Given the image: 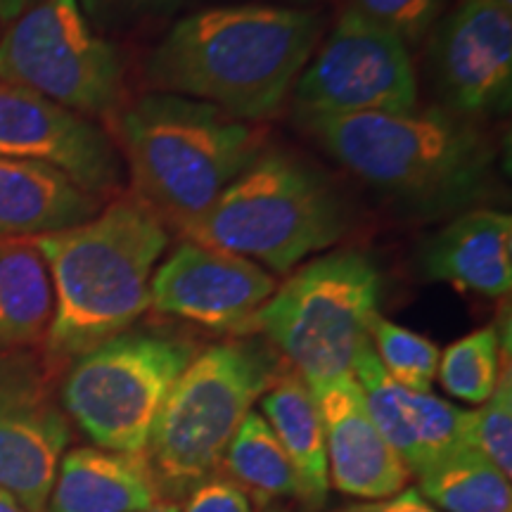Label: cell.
Listing matches in <instances>:
<instances>
[{"label":"cell","mask_w":512,"mask_h":512,"mask_svg":"<svg viewBox=\"0 0 512 512\" xmlns=\"http://www.w3.org/2000/svg\"><path fill=\"white\" fill-rule=\"evenodd\" d=\"M444 8L446 0H349L347 5V10L399 36L406 46H415L430 34Z\"/></svg>","instance_id":"27"},{"label":"cell","mask_w":512,"mask_h":512,"mask_svg":"<svg viewBox=\"0 0 512 512\" xmlns=\"http://www.w3.org/2000/svg\"><path fill=\"white\" fill-rule=\"evenodd\" d=\"M183 512H254V505L228 477L211 475L190 491Z\"/></svg>","instance_id":"29"},{"label":"cell","mask_w":512,"mask_h":512,"mask_svg":"<svg viewBox=\"0 0 512 512\" xmlns=\"http://www.w3.org/2000/svg\"><path fill=\"white\" fill-rule=\"evenodd\" d=\"M0 34H3V24H0Z\"/></svg>","instance_id":"36"},{"label":"cell","mask_w":512,"mask_h":512,"mask_svg":"<svg viewBox=\"0 0 512 512\" xmlns=\"http://www.w3.org/2000/svg\"><path fill=\"white\" fill-rule=\"evenodd\" d=\"M221 465L228 479L245 491L252 505H268L297 498V479L283 446L261 413H249L240 425Z\"/></svg>","instance_id":"23"},{"label":"cell","mask_w":512,"mask_h":512,"mask_svg":"<svg viewBox=\"0 0 512 512\" xmlns=\"http://www.w3.org/2000/svg\"><path fill=\"white\" fill-rule=\"evenodd\" d=\"M349 230L344 197L318 166L266 147L181 233L197 245L290 273Z\"/></svg>","instance_id":"5"},{"label":"cell","mask_w":512,"mask_h":512,"mask_svg":"<svg viewBox=\"0 0 512 512\" xmlns=\"http://www.w3.org/2000/svg\"><path fill=\"white\" fill-rule=\"evenodd\" d=\"M309 387L318 401L328 472L337 491L380 501L406 489L411 475L375 427L354 373Z\"/></svg>","instance_id":"16"},{"label":"cell","mask_w":512,"mask_h":512,"mask_svg":"<svg viewBox=\"0 0 512 512\" xmlns=\"http://www.w3.org/2000/svg\"><path fill=\"white\" fill-rule=\"evenodd\" d=\"M297 117L392 114L418 107L413 57L399 36L344 8L292 88Z\"/></svg>","instance_id":"10"},{"label":"cell","mask_w":512,"mask_h":512,"mask_svg":"<svg viewBox=\"0 0 512 512\" xmlns=\"http://www.w3.org/2000/svg\"><path fill=\"white\" fill-rule=\"evenodd\" d=\"M34 3L36 0H0V24L8 27L10 22H15V19L22 15V12H27Z\"/></svg>","instance_id":"31"},{"label":"cell","mask_w":512,"mask_h":512,"mask_svg":"<svg viewBox=\"0 0 512 512\" xmlns=\"http://www.w3.org/2000/svg\"><path fill=\"white\" fill-rule=\"evenodd\" d=\"M145 512H181V508H178L176 501H159L155 508H150Z\"/></svg>","instance_id":"33"},{"label":"cell","mask_w":512,"mask_h":512,"mask_svg":"<svg viewBox=\"0 0 512 512\" xmlns=\"http://www.w3.org/2000/svg\"><path fill=\"white\" fill-rule=\"evenodd\" d=\"M430 67L446 112L470 121L508 112L512 8L498 0H460L432 29Z\"/></svg>","instance_id":"13"},{"label":"cell","mask_w":512,"mask_h":512,"mask_svg":"<svg viewBox=\"0 0 512 512\" xmlns=\"http://www.w3.org/2000/svg\"><path fill=\"white\" fill-rule=\"evenodd\" d=\"M498 3L505 5V8H512V0H498Z\"/></svg>","instance_id":"35"},{"label":"cell","mask_w":512,"mask_h":512,"mask_svg":"<svg viewBox=\"0 0 512 512\" xmlns=\"http://www.w3.org/2000/svg\"><path fill=\"white\" fill-rule=\"evenodd\" d=\"M53 311V280L36 240L0 238V351L43 344Z\"/></svg>","instance_id":"21"},{"label":"cell","mask_w":512,"mask_h":512,"mask_svg":"<svg viewBox=\"0 0 512 512\" xmlns=\"http://www.w3.org/2000/svg\"><path fill=\"white\" fill-rule=\"evenodd\" d=\"M337 512H439L418 489H401L399 494L380 501L354 503Z\"/></svg>","instance_id":"30"},{"label":"cell","mask_w":512,"mask_h":512,"mask_svg":"<svg viewBox=\"0 0 512 512\" xmlns=\"http://www.w3.org/2000/svg\"><path fill=\"white\" fill-rule=\"evenodd\" d=\"M501 332L484 325L441 351L437 377L448 394L465 403H482L494 394L501 377Z\"/></svg>","instance_id":"24"},{"label":"cell","mask_w":512,"mask_h":512,"mask_svg":"<svg viewBox=\"0 0 512 512\" xmlns=\"http://www.w3.org/2000/svg\"><path fill=\"white\" fill-rule=\"evenodd\" d=\"M275 287L273 273L254 261L185 240L155 268L150 306L202 328L247 335Z\"/></svg>","instance_id":"14"},{"label":"cell","mask_w":512,"mask_h":512,"mask_svg":"<svg viewBox=\"0 0 512 512\" xmlns=\"http://www.w3.org/2000/svg\"><path fill=\"white\" fill-rule=\"evenodd\" d=\"M105 200L46 164L0 157V238L36 240L91 221Z\"/></svg>","instance_id":"18"},{"label":"cell","mask_w":512,"mask_h":512,"mask_svg":"<svg viewBox=\"0 0 512 512\" xmlns=\"http://www.w3.org/2000/svg\"><path fill=\"white\" fill-rule=\"evenodd\" d=\"M57 370L46 354L0 351V489L27 512H48L57 467L72 439Z\"/></svg>","instance_id":"11"},{"label":"cell","mask_w":512,"mask_h":512,"mask_svg":"<svg viewBox=\"0 0 512 512\" xmlns=\"http://www.w3.org/2000/svg\"><path fill=\"white\" fill-rule=\"evenodd\" d=\"M420 494L444 512H512L510 477L472 444L432 460L418 472Z\"/></svg>","instance_id":"22"},{"label":"cell","mask_w":512,"mask_h":512,"mask_svg":"<svg viewBox=\"0 0 512 512\" xmlns=\"http://www.w3.org/2000/svg\"><path fill=\"white\" fill-rule=\"evenodd\" d=\"M0 512H27V510H24L22 505L8 494V491L0 489Z\"/></svg>","instance_id":"32"},{"label":"cell","mask_w":512,"mask_h":512,"mask_svg":"<svg viewBox=\"0 0 512 512\" xmlns=\"http://www.w3.org/2000/svg\"><path fill=\"white\" fill-rule=\"evenodd\" d=\"M368 337L382 368L396 384L411 389V392H430L441 356L432 339L401 328L392 320L382 318L380 313L370 323Z\"/></svg>","instance_id":"25"},{"label":"cell","mask_w":512,"mask_h":512,"mask_svg":"<svg viewBox=\"0 0 512 512\" xmlns=\"http://www.w3.org/2000/svg\"><path fill=\"white\" fill-rule=\"evenodd\" d=\"M261 411L290 460L297 479V501L311 512L323 510L330 496L328 451L311 387L294 368L280 370L261 396Z\"/></svg>","instance_id":"20"},{"label":"cell","mask_w":512,"mask_h":512,"mask_svg":"<svg viewBox=\"0 0 512 512\" xmlns=\"http://www.w3.org/2000/svg\"><path fill=\"white\" fill-rule=\"evenodd\" d=\"M55 311L43 354L57 368L131 328L150 309V283L169 247L162 216L121 192L91 221L36 238Z\"/></svg>","instance_id":"2"},{"label":"cell","mask_w":512,"mask_h":512,"mask_svg":"<svg viewBox=\"0 0 512 512\" xmlns=\"http://www.w3.org/2000/svg\"><path fill=\"white\" fill-rule=\"evenodd\" d=\"M382 273L370 254L337 249L297 268L256 311L264 332L306 384L351 373L358 347L380 313Z\"/></svg>","instance_id":"7"},{"label":"cell","mask_w":512,"mask_h":512,"mask_svg":"<svg viewBox=\"0 0 512 512\" xmlns=\"http://www.w3.org/2000/svg\"><path fill=\"white\" fill-rule=\"evenodd\" d=\"M280 370L278 356L254 339L197 351L171 389L147 448L162 498L188 496L214 475L240 425Z\"/></svg>","instance_id":"6"},{"label":"cell","mask_w":512,"mask_h":512,"mask_svg":"<svg viewBox=\"0 0 512 512\" xmlns=\"http://www.w3.org/2000/svg\"><path fill=\"white\" fill-rule=\"evenodd\" d=\"M159 501L147 456L81 446L62 456L48 512H145Z\"/></svg>","instance_id":"19"},{"label":"cell","mask_w":512,"mask_h":512,"mask_svg":"<svg viewBox=\"0 0 512 512\" xmlns=\"http://www.w3.org/2000/svg\"><path fill=\"white\" fill-rule=\"evenodd\" d=\"M124 57L83 15L79 0H36L0 34V79L93 121L124 98Z\"/></svg>","instance_id":"9"},{"label":"cell","mask_w":512,"mask_h":512,"mask_svg":"<svg viewBox=\"0 0 512 512\" xmlns=\"http://www.w3.org/2000/svg\"><path fill=\"white\" fill-rule=\"evenodd\" d=\"M422 275L458 292L508 297L512 287V219L498 209L465 211L439 228L420 254Z\"/></svg>","instance_id":"17"},{"label":"cell","mask_w":512,"mask_h":512,"mask_svg":"<svg viewBox=\"0 0 512 512\" xmlns=\"http://www.w3.org/2000/svg\"><path fill=\"white\" fill-rule=\"evenodd\" d=\"M316 10L278 3L219 5L171 24L145 64L152 93L181 95L242 121L280 112L316 53Z\"/></svg>","instance_id":"1"},{"label":"cell","mask_w":512,"mask_h":512,"mask_svg":"<svg viewBox=\"0 0 512 512\" xmlns=\"http://www.w3.org/2000/svg\"><path fill=\"white\" fill-rule=\"evenodd\" d=\"M0 157L46 164L102 197L124 192V159L112 133L29 88L0 79Z\"/></svg>","instance_id":"12"},{"label":"cell","mask_w":512,"mask_h":512,"mask_svg":"<svg viewBox=\"0 0 512 512\" xmlns=\"http://www.w3.org/2000/svg\"><path fill=\"white\" fill-rule=\"evenodd\" d=\"M351 373L361 384L375 427L406 465L408 475H418L453 448L472 444V411L432 392H411L396 384L382 368L370 337L358 347Z\"/></svg>","instance_id":"15"},{"label":"cell","mask_w":512,"mask_h":512,"mask_svg":"<svg viewBox=\"0 0 512 512\" xmlns=\"http://www.w3.org/2000/svg\"><path fill=\"white\" fill-rule=\"evenodd\" d=\"M472 444L505 477L512 475V380L510 368L498 377L494 394L472 411Z\"/></svg>","instance_id":"26"},{"label":"cell","mask_w":512,"mask_h":512,"mask_svg":"<svg viewBox=\"0 0 512 512\" xmlns=\"http://www.w3.org/2000/svg\"><path fill=\"white\" fill-rule=\"evenodd\" d=\"M299 124L349 174L413 214L463 209L489 185V138L446 110L304 117Z\"/></svg>","instance_id":"3"},{"label":"cell","mask_w":512,"mask_h":512,"mask_svg":"<svg viewBox=\"0 0 512 512\" xmlns=\"http://www.w3.org/2000/svg\"><path fill=\"white\" fill-rule=\"evenodd\" d=\"M133 195L183 228L266 150V128L207 102L145 93L110 119Z\"/></svg>","instance_id":"4"},{"label":"cell","mask_w":512,"mask_h":512,"mask_svg":"<svg viewBox=\"0 0 512 512\" xmlns=\"http://www.w3.org/2000/svg\"><path fill=\"white\" fill-rule=\"evenodd\" d=\"M283 5H290V8H306V5H313L318 3V0H280ZM278 3V5H280Z\"/></svg>","instance_id":"34"},{"label":"cell","mask_w":512,"mask_h":512,"mask_svg":"<svg viewBox=\"0 0 512 512\" xmlns=\"http://www.w3.org/2000/svg\"><path fill=\"white\" fill-rule=\"evenodd\" d=\"M195 354L183 337L121 332L69 363L64 413L98 448L147 456L159 413Z\"/></svg>","instance_id":"8"},{"label":"cell","mask_w":512,"mask_h":512,"mask_svg":"<svg viewBox=\"0 0 512 512\" xmlns=\"http://www.w3.org/2000/svg\"><path fill=\"white\" fill-rule=\"evenodd\" d=\"M188 0H79L83 15L98 34H126L162 22Z\"/></svg>","instance_id":"28"}]
</instances>
